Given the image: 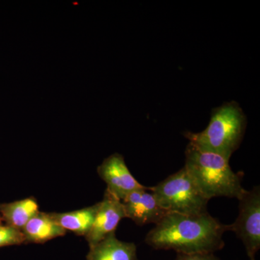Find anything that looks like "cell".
Returning <instances> with one entry per match:
<instances>
[{"mask_svg": "<svg viewBox=\"0 0 260 260\" xmlns=\"http://www.w3.org/2000/svg\"><path fill=\"white\" fill-rule=\"evenodd\" d=\"M231 225L220 223L207 213L188 215L168 213L147 234L145 243L154 249L177 254L215 253L225 246L223 237Z\"/></svg>", "mask_w": 260, "mask_h": 260, "instance_id": "6da1fadb", "label": "cell"}, {"mask_svg": "<svg viewBox=\"0 0 260 260\" xmlns=\"http://www.w3.org/2000/svg\"><path fill=\"white\" fill-rule=\"evenodd\" d=\"M184 169L208 200L216 197L242 198V173H235L229 159L218 153L201 150L189 143L185 150Z\"/></svg>", "mask_w": 260, "mask_h": 260, "instance_id": "7a4b0ae2", "label": "cell"}, {"mask_svg": "<svg viewBox=\"0 0 260 260\" xmlns=\"http://www.w3.org/2000/svg\"><path fill=\"white\" fill-rule=\"evenodd\" d=\"M246 126L242 109L237 103L232 102L214 109L206 129L198 133H186L185 137L198 148L230 160L240 146Z\"/></svg>", "mask_w": 260, "mask_h": 260, "instance_id": "3957f363", "label": "cell"}, {"mask_svg": "<svg viewBox=\"0 0 260 260\" xmlns=\"http://www.w3.org/2000/svg\"><path fill=\"white\" fill-rule=\"evenodd\" d=\"M158 203L169 213L198 215L208 213V200L184 168L150 187Z\"/></svg>", "mask_w": 260, "mask_h": 260, "instance_id": "277c9868", "label": "cell"}, {"mask_svg": "<svg viewBox=\"0 0 260 260\" xmlns=\"http://www.w3.org/2000/svg\"><path fill=\"white\" fill-rule=\"evenodd\" d=\"M239 202V215L231 225V231L242 240L249 260H256L260 249L259 186L246 190Z\"/></svg>", "mask_w": 260, "mask_h": 260, "instance_id": "5b68a950", "label": "cell"}, {"mask_svg": "<svg viewBox=\"0 0 260 260\" xmlns=\"http://www.w3.org/2000/svg\"><path fill=\"white\" fill-rule=\"evenodd\" d=\"M97 172L107 184V190L119 200L133 191L145 187L133 177L126 167L124 157L119 153L112 154L104 159L98 167Z\"/></svg>", "mask_w": 260, "mask_h": 260, "instance_id": "8992f818", "label": "cell"}, {"mask_svg": "<svg viewBox=\"0 0 260 260\" xmlns=\"http://www.w3.org/2000/svg\"><path fill=\"white\" fill-rule=\"evenodd\" d=\"M126 218L131 219L137 225H156L167 215L150 187L145 186L126 195L121 200Z\"/></svg>", "mask_w": 260, "mask_h": 260, "instance_id": "52a82bcc", "label": "cell"}, {"mask_svg": "<svg viewBox=\"0 0 260 260\" xmlns=\"http://www.w3.org/2000/svg\"><path fill=\"white\" fill-rule=\"evenodd\" d=\"M125 218L121 200L106 189L104 198L99 203L91 229L85 237L89 248L93 247L109 234L115 232L121 219Z\"/></svg>", "mask_w": 260, "mask_h": 260, "instance_id": "ba28073f", "label": "cell"}, {"mask_svg": "<svg viewBox=\"0 0 260 260\" xmlns=\"http://www.w3.org/2000/svg\"><path fill=\"white\" fill-rule=\"evenodd\" d=\"M87 260L140 259L134 243L119 240L114 232L93 247L89 248Z\"/></svg>", "mask_w": 260, "mask_h": 260, "instance_id": "9c48e42d", "label": "cell"}, {"mask_svg": "<svg viewBox=\"0 0 260 260\" xmlns=\"http://www.w3.org/2000/svg\"><path fill=\"white\" fill-rule=\"evenodd\" d=\"M25 244H44L64 237L66 231L51 218L49 213L39 211L22 229Z\"/></svg>", "mask_w": 260, "mask_h": 260, "instance_id": "30bf717a", "label": "cell"}, {"mask_svg": "<svg viewBox=\"0 0 260 260\" xmlns=\"http://www.w3.org/2000/svg\"><path fill=\"white\" fill-rule=\"evenodd\" d=\"M39 211L37 200L32 197L0 204V217L3 223L20 231Z\"/></svg>", "mask_w": 260, "mask_h": 260, "instance_id": "8fae6325", "label": "cell"}, {"mask_svg": "<svg viewBox=\"0 0 260 260\" xmlns=\"http://www.w3.org/2000/svg\"><path fill=\"white\" fill-rule=\"evenodd\" d=\"M99 203L83 209L65 213H49L51 218L66 232L70 231L78 236H85L93 225Z\"/></svg>", "mask_w": 260, "mask_h": 260, "instance_id": "7c38bea8", "label": "cell"}, {"mask_svg": "<svg viewBox=\"0 0 260 260\" xmlns=\"http://www.w3.org/2000/svg\"><path fill=\"white\" fill-rule=\"evenodd\" d=\"M25 244L23 232L2 222L0 223V248Z\"/></svg>", "mask_w": 260, "mask_h": 260, "instance_id": "4fadbf2b", "label": "cell"}, {"mask_svg": "<svg viewBox=\"0 0 260 260\" xmlns=\"http://www.w3.org/2000/svg\"><path fill=\"white\" fill-rule=\"evenodd\" d=\"M174 260H223L215 255L214 253H204V254H177Z\"/></svg>", "mask_w": 260, "mask_h": 260, "instance_id": "5bb4252c", "label": "cell"}, {"mask_svg": "<svg viewBox=\"0 0 260 260\" xmlns=\"http://www.w3.org/2000/svg\"><path fill=\"white\" fill-rule=\"evenodd\" d=\"M3 222V220H2L1 217H0V223H2Z\"/></svg>", "mask_w": 260, "mask_h": 260, "instance_id": "9a60e30c", "label": "cell"}]
</instances>
